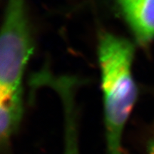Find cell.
<instances>
[{"label": "cell", "instance_id": "cell-3", "mask_svg": "<svg viewBox=\"0 0 154 154\" xmlns=\"http://www.w3.org/2000/svg\"><path fill=\"white\" fill-rule=\"evenodd\" d=\"M136 41L142 46L154 40V0H116Z\"/></svg>", "mask_w": 154, "mask_h": 154}, {"label": "cell", "instance_id": "cell-5", "mask_svg": "<svg viewBox=\"0 0 154 154\" xmlns=\"http://www.w3.org/2000/svg\"><path fill=\"white\" fill-rule=\"evenodd\" d=\"M64 119V151L63 154H79L76 97L66 95L61 99Z\"/></svg>", "mask_w": 154, "mask_h": 154}, {"label": "cell", "instance_id": "cell-2", "mask_svg": "<svg viewBox=\"0 0 154 154\" xmlns=\"http://www.w3.org/2000/svg\"><path fill=\"white\" fill-rule=\"evenodd\" d=\"M26 3L6 2L0 37V96L23 95V77L34 52Z\"/></svg>", "mask_w": 154, "mask_h": 154}, {"label": "cell", "instance_id": "cell-4", "mask_svg": "<svg viewBox=\"0 0 154 154\" xmlns=\"http://www.w3.org/2000/svg\"><path fill=\"white\" fill-rule=\"evenodd\" d=\"M23 116V96L0 97V140L7 146Z\"/></svg>", "mask_w": 154, "mask_h": 154}, {"label": "cell", "instance_id": "cell-1", "mask_svg": "<svg viewBox=\"0 0 154 154\" xmlns=\"http://www.w3.org/2000/svg\"><path fill=\"white\" fill-rule=\"evenodd\" d=\"M134 57V45L128 39L109 32L100 36L98 58L108 154H123V133L138 96Z\"/></svg>", "mask_w": 154, "mask_h": 154}]
</instances>
